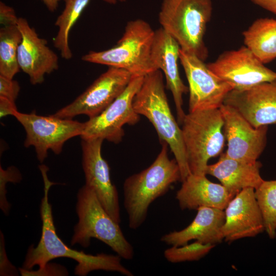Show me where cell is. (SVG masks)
Returning a JSON list of instances; mask_svg holds the SVG:
<instances>
[{"label":"cell","mask_w":276,"mask_h":276,"mask_svg":"<svg viewBox=\"0 0 276 276\" xmlns=\"http://www.w3.org/2000/svg\"><path fill=\"white\" fill-rule=\"evenodd\" d=\"M18 18L12 7L0 2V24L2 27L17 25Z\"/></svg>","instance_id":"4dcf8cb0"},{"label":"cell","mask_w":276,"mask_h":276,"mask_svg":"<svg viewBox=\"0 0 276 276\" xmlns=\"http://www.w3.org/2000/svg\"><path fill=\"white\" fill-rule=\"evenodd\" d=\"M244 45L263 63L276 58V19L262 17L256 19L242 33Z\"/></svg>","instance_id":"7402d4cb"},{"label":"cell","mask_w":276,"mask_h":276,"mask_svg":"<svg viewBox=\"0 0 276 276\" xmlns=\"http://www.w3.org/2000/svg\"><path fill=\"white\" fill-rule=\"evenodd\" d=\"M22 179L21 175L15 167L4 170L0 167V208L5 215L9 213L11 205L6 197V184L8 182L17 183Z\"/></svg>","instance_id":"4316f807"},{"label":"cell","mask_w":276,"mask_h":276,"mask_svg":"<svg viewBox=\"0 0 276 276\" xmlns=\"http://www.w3.org/2000/svg\"><path fill=\"white\" fill-rule=\"evenodd\" d=\"M179 59L189 84V112L219 108L233 87L195 55L180 49Z\"/></svg>","instance_id":"8fae6325"},{"label":"cell","mask_w":276,"mask_h":276,"mask_svg":"<svg viewBox=\"0 0 276 276\" xmlns=\"http://www.w3.org/2000/svg\"><path fill=\"white\" fill-rule=\"evenodd\" d=\"M215 245L198 241L181 246H171L164 252L165 259L172 263L198 261L206 255Z\"/></svg>","instance_id":"484cf974"},{"label":"cell","mask_w":276,"mask_h":276,"mask_svg":"<svg viewBox=\"0 0 276 276\" xmlns=\"http://www.w3.org/2000/svg\"><path fill=\"white\" fill-rule=\"evenodd\" d=\"M223 104L233 107L256 128L276 124V80L245 90L233 89Z\"/></svg>","instance_id":"2e32d148"},{"label":"cell","mask_w":276,"mask_h":276,"mask_svg":"<svg viewBox=\"0 0 276 276\" xmlns=\"http://www.w3.org/2000/svg\"><path fill=\"white\" fill-rule=\"evenodd\" d=\"M76 211L78 221L74 228L71 245L87 247L91 238L97 239L109 246L117 255L131 260L134 249L124 236L120 223L105 210L94 191L85 185L77 195Z\"/></svg>","instance_id":"5b68a950"},{"label":"cell","mask_w":276,"mask_h":276,"mask_svg":"<svg viewBox=\"0 0 276 276\" xmlns=\"http://www.w3.org/2000/svg\"><path fill=\"white\" fill-rule=\"evenodd\" d=\"M144 76H132L123 92L98 116L84 122L82 140L100 138L118 144L124 135L123 127L134 125L140 119L133 107L134 97Z\"/></svg>","instance_id":"9c48e42d"},{"label":"cell","mask_w":276,"mask_h":276,"mask_svg":"<svg viewBox=\"0 0 276 276\" xmlns=\"http://www.w3.org/2000/svg\"><path fill=\"white\" fill-rule=\"evenodd\" d=\"M182 182L175 196L182 210L202 206L224 210L236 195L222 185L210 181L206 175L191 173Z\"/></svg>","instance_id":"d6986e66"},{"label":"cell","mask_w":276,"mask_h":276,"mask_svg":"<svg viewBox=\"0 0 276 276\" xmlns=\"http://www.w3.org/2000/svg\"><path fill=\"white\" fill-rule=\"evenodd\" d=\"M160 143L161 150L152 164L128 177L123 184L124 206L128 226L132 229H136L143 224L154 201L166 194L172 184L181 181L176 160L168 156V144Z\"/></svg>","instance_id":"7a4b0ae2"},{"label":"cell","mask_w":276,"mask_h":276,"mask_svg":"<svg viewBox=\"0 0 276 276\" xmlns=\"http://www.w3.org/2000/svg\"><path fill=\"white\" fill-rule=\"evenodd\" d=\"M22 35L17 25L0 29V75L10 79L20 71L17 60Z\"/></svg>","instance_id":"cb8c5ba5"},{"label":"cell","mask_w":276,"mask_h":276,"mask_svg":"<svg viewBox=\"0 0 276 276\" xmlns=\"http://www.w3.org/2000/svg\"><path fill=\"white\" fill-rule=\"evenodd\" d=\"M265 231L270 239L276 237V180H264L255 190Z\"/></svg>","instance_id":"d4e9b609"},{"label":"cell","mask_w":276,"mask_h":276,"mask_svg":"<svg viewBox=\"0 0 276 276\" xmlns=\"http://www.w3.org/2000/svg\"><path fill=\"white\" fill-rule=\"evenodd\" d=\"M224 211L225 221L221 233L226 241L253 237L265 231L262 214L253 188L240 191Z\"/></svg>","instance_id":"e0dca14e"},{"label":"cell","mask_w":276,"mask_h":276,"mask_svg":"<svg viewBox=\"0 0 276 276\" xmlns=\"http://www.w3.org/2000/svg\"><path fill=\"white\" fill-rule=\"evenodd\" d=\"M104 140H82V168L85 185L92 189L112 218L121 222L118 192L111 180L109 167L101 153Z\"/></svg>","instance_id":"5bb4252c"},{"label":"cell","mask_w":276,"mask_h":276,"mask_svg":"<svg viewBox=\"0 0 276 276\" xmlns=\"http://www.w3.org/2000/svg\"><path fill=\"white\" fill-rule=\"evenodd\" d=\"M132 77L124 69L109 66L73 102L52 115L70 119L80 114L95 117L123 92Z\"/></svg>","instance_id":"30bf717a"},{"label":"cell","mask_w":276,"mask_h":276,"mask_svg":"<svg viewBox=\"0 0 276 276\" xmlns=\"http://www.w3.org/2000/svg\"><path fill=\"white\" fill-rule=\"evenodd\" d=\"M65 6L62 13L57 18L55 25L58 28L54 39V46L65 60L73 57L69 45L70 33L90 0H63Z\"/></svg>","instance_id":"603a6c76"},{"label":"cell","mask_w":276,"mask_h":276,"mask_svg":"<svg viewBox=\"0 0 276 276\" xmlns=\"http://www.w3.org/2000/svg\"><path fill=\"white\" fill-rule=\"evenodd\" d=\"M48 9L51 12L56 11L58 7L60 0H41Z\"/></svg>","instance_id":"836d02e7"},{"label":"cell","mask_w":276,"mask_h":276,"mask_svg":"<svg viewBox=\"0 0 276 276\" xmlns=\"http://www.w3.org/2000/svg\"><path fill=\"white\" fill-rule=\"evenodd\" d=\"M135 112L147 118L154 126L160 142L166 143L179 167L181 181L190 174L181 129L170 108L165 90L162 72L157 70L146 75L135 95Z\"/></svg>","instance_id":"3957f363"},{"label":"cell","mask_w":276,"mask_h":276,"mask_svg":"<svg viewBox=\"0 0 276 276\" xmlns=\"http://www.w3.org/2000/svg\"><path fill=\"white\" fill-rule=\"evenodd\" d=\"M20 89L19 84L17 81L0 75L1 97L15 102L18 96Z\"/></svg>","instance_id":"f546056e"},{"label":"cell","mask_w":276,"mask_h":276,"mask_svg":"<svg viewBox=\"0 0 276 276\" xmlns=\"http://www.w3.org/2000/svg\"><path fill=\"white\" fill-rule=\"evenodd\" d=\"M181 131L191 173L206 175L209 160L221 154L225 142L224 121L219 108L186 114Z\"/></svg>","instance_id":"52a82bcc"},{"label":"cell","mask_w":276,"mask_h":276,"mask_svg":"<svg viewBox=\"0 0 276 276\" xmlns=\"http://www.w3.org/2000/svg\"><path fill=\"white\" fill-rule=\"evenodd\" d=\"M21 275H67V269L63 266L55 264L48 263L42 268L37 270H28L23 268H19Z\"/></svg>","instance_id":"83f0119b"},{"label":"cell","mask_w":276,"mask_h":276,"mask_svg":"<svg viewBox=\"0 0 276 276\" xmlns=\"http://www.w3.org/2000/svg\"><path fill=\"white\" fill-rule=\"evenodd\" d=\"M17 27L22 35L17 53L19 68L28 75L32 84H41L46 74L58 70V57L26 18L19 17Z\"/></svg>","instance_id":"9a60e30c"},{"label":"cell","mask_w":276,"mask_h":276,"mask_svg":"<svg viewBox=\"0 0 276 276\" xmlns=\"http://www.w3.org/2000/svg\"><path fill=\"white\" fill-rule=\"evenodd\" d=\"M104 2L110 4H115L118 2H124L126 0H103Z\"/></svg>","instance_id":"e575fe53"},{"label":"cell","mask_w":276,"mask_h":276,"mask_svg":"<svg viewBox=\"0 0 276 276\" xmlns=\"http://www.w3.org/2000/svg\"><path fill=\"white\" fill-rule=\"evenodd\" d=\"M223 118V131L227 141L225 155L247 162H255L264 150L267 126L256 128L233 107L223 104L219 108Z\"/></svg>","instance_id":"4fadbf2b"},{"label":"cell","mask_w":276,"mask_h":276,"mask_svg":"<svg viewBox=\"0 0 276 276\" xmlns=\"http://www.w3.org/2000/svg\"><path fill=\"white\" fill-rule=\"evenodd\" d=\"M264 64L244 45L223 52L207 65L233 89L241 90L276 80V72Z\"/></svg>","instance_id":"7c38bea8"},{"label":"cell","mask_w":276,"mask_h":276,"mask_svg":"<svg viewBox=\"0 0 276 276\" xmlns=\"http://www.w3.org/2000/svg\"><path fill=\"white\" fill-rule=\"evenodd\" d=\"M254 4L276 14V0H250Z\"/></svg>","instance_id":"d6a6232c"},{"label":"cell","mask_w":276,"mask_h":276,"mask_svg":"<svg viewBox=\"0 0 276 276\" xmlns=\"http://www.w3.org/2000/svg\"><path fill=\"white\" fill-rule=\"evenodd\" d=\"M260 162H247L221 154L216 163L208 165L206 174L217 178L221 185L236 195L242 190L257 189L263 181L260 173Z\"/></svg>","instance_id":"44dd1931"},{"label":"cell","mask_w":276,"mask_h":276,"mask_svg":"<svg viewBox=\"0 0 276 276\" xmlns=\"http://www.w3.org/2000/svg\"><path fill=\"white\" fill-rule=\"evenodd\" d=\"M14 117L24 128L26 147L33 146L38 160L42 163L48 156L49 150L59 154L64 143L77 136H81L84 123L54 116H42L35 112L16 111Z\"/></svg>","instance_id":"ba28073f"},{"label":"cell","mask_w":276,"mask_h":276,"mask_svg":"<svg viewBox=\"0 0 276 276\" xmlns=\"http://www.w3.org/2000/svg\"><path fill=\"white\" fill-rule=\"evenodd\" d=\"M17 111L15 102L0 96V117L1 118L8 115L14 116Z\"/></svg>","instance_id":"1f68e13d"},{"label":"cell","mask_w":276,"mask_h":276,"mask_svg":"<svg viewBox=\"0 0 276 276\" xmlns=\"http://www.w3.org/2000/svg\"><path fill=\"white\" fill-rule=\"evenodd\" d=\"M212 12L211 0H163L158 21L181 50L204 61L208 50L204 38Z\"/></svg>","instance_id":"277c9868"},{"label":"cell","mask_w":276,"mask_h":276,"mask_svg":"<svg viewBox=\"0 0 276 276\" xmlns=\"http://www.w3.org/2000/svg\"><path fill=\"white\" fill-rule=\"evenodd\" d=\"M154 34L155 31L144 20H130L114 46L104 51H90L81 60L122 68L132 76H145L156 70L151 57Z\"/></svg>","instance_id":"8992f818"},{"label":"cell","mask_w":276,"mask_h":276,"mask_svg":"<svg viewBox=\"0 0 276 276\" xmlns=\"http://www.w3.org/2000/svg\"><path fill=\"white\" fill-rule=\"evenodd\" d=\"M40 170L44 183V194L40 205L41 234L37 245H31L28 248L22 268L31 270L37 265L42 268L54 259L67 258L77 262L75 268L77 275L85 276L93 271L105 270L133 276V273L122 264V258L119 255L86 254L70 248L61 240L56 233L52 205L49 201V190L55 183L50 181L48 177V167H41Z\"/></svg>","instance_id":"6da1fadb"},{"label":"cell","mask_w":276,"mask_h":276,"mask_svg":"<svg viewBox=\"0 0 276 276\" xmlns=\"http://www.w3.org/2000/svg\"><path fill=\"white\" fill-rule=\"evenodd\" d=\"M19 272L15 266L8 260L5 248V239L2 231H0V275L16 276Z\"/></svg>","instance_id":"f1b7e54d"},{"label":"cell","mask_w":276,"mask_h":276,"mask_svg":"<svg viewBox=\"0 0 276 276\" xmlns=\"http://www.w3.org/2000/svg\"><path fill=\"white\" fill-rule=\"evenodd\" d=\"M180 48L177 41L162 28L155 31L151 48L152 63L164 74L167 88L172 93L178 122L181 124L186 115L182 108V97L189 88L181 80L178 66Z\"/></svg>","instance_id":"ac0fdd59"},{"label":"cell","mask_w":276,"mask_h":276,"mask_svg":"<svg viewBox=\"0 0 276 276\" xmlns=\"http://www.w3.org/2000/svg\"><path fill=\"white\" fill-rule=\"evenodd\" d=\"M192 222L186 228L163 235L162 242L171 246H181L192 240L204 244L216 243L223 239L221 229L225 221L224 211L202 206L197 210Z\"/></svg>","instance_id":"ffe728a7"}]
</instances>
